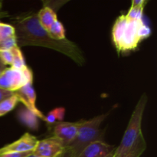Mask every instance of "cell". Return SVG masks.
<instances>
[{"mask_svg": "<svg viewBox=\"0 0 157 157\" xmlns=\"http://www.w3.org/2000/svg\"><path fill=\"white\" fill-rule=\"evenodd\" d=\"M17 44L20 46H41L67 55L79 65L84 64V55L75 43L70 40H54L38 22L37 14H22L14 19Z\"/></svg>", "mask_w": 157, "mask_h": 157, "instance_id": "obj_1", "label": "cell"}, {"mask_svg": "<svg viewBox=\"0 0 157 157\" xmlns=\"http://www.w3.org/2000/svg\"><path fill=\"white\" fill-rule=\"evenodd\" d=\"M150 35L151 29L144 17L135 18L121 15L117 18L112 29V39L118 54L135 50Z\"/></svg>", "mask_w": 157, "mask_h": 157, "instance_id": "obj_2", "label": "cell"}, {"mask_svg": "<svg viewBox=\"0 0 157 157\" xmlns=\"http://www.w3.org/2000/svg\"><path fill=\"white\" fill-rule=\"evenodd\" d=\"M147 101V95L144 93L140 98L133 110L121 144L115 150L113 156H119L126 154L133 149L141 138L144 137L142 132V121Z\"/></svg>", "mask_w": 157, "mask_h": 157, "instance_id": "obj_3", "label": "cell"}, {"mask_svg": "<svg viewBox=\"0 0 157 157\" xmlns=\"http://www.w3.org/2000/svg\"><path fill=\"white\" fill-rule=\"evenodd\" d=\"M107 116V113H104L94 117L88 121H81L75 140L67 147L74 156L78 157L82 150L91 143L97 140H104V132L101 129V125Z\"/></svg>", "mask_w": 157, "mask_h": 157, "instance_id": "obj_4", "label": "cell"}, {"mask_svg": "<svg viewBox=\"0 0 157 157\" xmlns=\"http://www.w3.org/2000/svg\"><path fill=\"white\" fill-rule=\"evenodd\" d=\"M29 83H33V73L27 65L22 68L6 67L0 75V89L15 93Z\"/></svg>", "mask_w": 157, "mask_h": 157, "instance_id": "obj_5", "label": "cell"}, {"mask_svg": "<svg viewBox=\"0 0 157 157\" xmlns=\"http://www.w3.org/2000/svg\"><path fill=\"white\" fill-rule=\"evenodd\" d=\"M65 149L61 140L52 136L38 140L32 155L38 157H58L64 153Z\"/></svg>", "mask_w": 157, "mask_h": 157, "instance_id": "obj_6", "label": "cell"}, {"mask_svg": "<svg viewBox=\"0 0 157 157\" xmlns=\"http://www.w3.org/2000/svg\"><path fill=\"white\" fill-rule=\"evenodd\" d=\"M81 121L75 123L58 122L52 124L53 127V136L61 140L64 147H67L76 137Z\"/></svg>", "mask_w": 157, "mask_h": 157, "instance_id": "obj_7", "label": "cell"}, {"mask_svg": "<svg viewBox=\"0 0 157 157\" xmlns=\"http://www.w3.org/2000/svg\"><path fill=\"white\" fill-rule=\"evenodd\" d=\"M38 140L29 133L23 134L19 139L0 148V155L6 153H24L33 151Z\"/></svg>", "mask_w": 157, "mask_h": 157, "instance_id": "obj_8", "label": "cell"}, {"mask_svg": "<svg viewBox=\"0 0 157 157\" xmlns=\"http://www.w3.org/2000/svg\"><path fill=\"white\" fill-rule=\"evenodd\" d=\"M14 94L18 97L19 102L24 104V107L33 112L38 118L44 121L45 116L36 107V94L32 83H29Z\"/></svg>", "mask_w": 157, "mask_h": 157, "instance_id": "obj_9", "label": "cell"}, {"mask_svg": "<svg viewBox=\"0 0 157 157\" xmlns=\"http://www.w3.org/2000/svg\"><path fill=\"white\" fill-rule=\"evenodd\" d=\"M116 148L104 140H97L87 146L78 157H109L113 154Z\"/></svg>", "mask_w": 157, "mask_h": 157, "instance_id": "obj_10", "label": "cell"}, {"mask_svg": "<svg viewBox=\"0 0 157 157\" xmlns=\"http://www.w3.org/2000/svg\"><path fill=\"white\" fill-rule=\"evenodd\" d=\"M37 18L39 24L45 31L48 30L51 26L58 20L57 15L54 9L47 6H44L37 13Z\"/></svg>", "mask_w": 157, "mask_h": 157, "instance_id": "obj_11", "label": "cell"}, {"mask_svg": "<svg viewBox=\"0 0 157 157\" xmlns=\"http://www.w3.org/2000/svg\"><path fill=\"white\" fill-rule=\"evenodd\" d=\"M18 118L20 122L28 128L31 129L32 130H37L39 126V121L38 117L33 113L26 108L25 107H21L18 111Z\"/></svg>", "mask_w": 157, "mask_h": 157, "instance_id": "obj_12", "label": "cell"}, {"mask_svg": "<svg viewBox=\"0 0 157 157\" xmlns=\"http://www.w3.org/2000/svg\"><path fill=\"white\" fill-rule=\"evenodd\" d=\"M18 103H19L18 98L15 94H13L9 98L2 101L0 102V117L4 116L12 111Z\"/></svg>", "mask_w": 157, "mask_h": 157, "instance_id": "obj_13", "label": "cell"}, {"mask_svg": "<svg viewBox=\"0 0 157 157\" xmlns=\"http://www.w3.org/2000/svg\"><path fill=\"white\" fill-rule=\"evenodd\" d=\"M48 34L50 35L52 38L56 41H61L65 39V29L64 25L61 21L57 20L53 25L50 27V29L47 31Z\"/></svg>", "mask_w": 157, "mask_h": 157, "instance_id": "obj_14", "label": "cell"}, {"mask_svg": "<svg viewBox=\"0 0 157 157\" xmlns=\"http://www.w3.org/2000/svg\"><path fill=\"white\" fill-rule=\"evenodd\" d=\"M64 114H65V109L63 107H58L51 110L47 116L44 117V121L48 124H53L55 123L61 122L64 119Z\"/></svg>", "mask_w": 157, "mask_h": 157, "instance_id": "obj_15", "label": "cell"}, {"mask_svg": "<svg viewBox=\"0 0 157 157\" xmlns=\"http://www.w3.org/2000/svg\"><path fill=\"white\" fill-rule=\"evenodd\" d=\"M147 149V143H146L145 138L144 136L141 138L136 145L133 147L131 150L127 153L126 154L122 155V156H113V157H140L141 155L144 153V151Z\"/></svg>", "mask_w": 157, "mask_h": 157, "instance_id": "obj_16", "label": "cell"}, {"mask_svg": "<svg viewBox=\"0 0 157 157\" xmlns=\"http://www.w3.org/2000/svg\"><path fill=\"white\" fill-rule=\"evenodd\" d=\"M15 36L16 35H15V30L13 25L1 22L0 24V41Z\"/></svg>", "mask_w": 157, "mask_h": 157, "instance_id": "obj_17", "label": "cell"}, {"mask_svg": "<svg viewBox=\"0 0 157 157\" xmlns=\"http://www.w3.org/2000/svg\"><path fill=\"white\" fill-rule=\"evenodd\" d=\"M13 52L14 59L12 65L11 67H15V68H22V67H25V61L22 52H21V49L18 45L13 48Z\"/></svg>", "mask_w": 157, "mask_h": 157, "instance_id": "obj_18", "label": "cell"}, {"mask_svg": "<svg viewBox=\"0 0 157 157\" xmlns=\"http://www.w3.org/2000/svg\"><path fill=\"white\" fill-rule=\"evenodd\" d=\"M0 59L5 65H12L14 59L13 48L9 50L0 51Z\"/></svg>", "mask_w": 157, "mask_h": 157, "instance_id": "obj_19", "label": "cell"}, {"mask_svg": "<svg viewBox=\"0 0 157 157\" xmlns=\"http://www.w3.org/2000/svg\"><path fill=\"white\" fill-rule=\"evenodd\" d=\"M33 151L24 152V153H6L0 155V157H27L32 154Z\"/></svg>", "mask_w": 157, "mask_h": 157, "instance_id": "obj_20", "label": "cell"}, {"mask_svg": "<svg viewBox=\"0 0 157 157\" xmlns=\"http://www.w3.org/2000/svg\"><path fill=\"white\" fill-rule=\"evenodd\" d=\"M14 93L12 92H9V91H6V90H2L0 89V102L3 100L6 99V98H9L10 96H12Z\"/></svg>", "mask_w": 157, "mask_h": 157, "instance_id": "obj_21", "label": "cell"}, {"mask_svg": "<svg viewBox=\"0 0 157 157\" xmlns=\"http://www.w3.org/2000/svg\"><path fill=\"white\" fill-rule=\"evenodd\" d=\"M58 157H75V156H74L73 153H72V152L71 151L70 149H68L67 147H66V149H65V150H64V153H63L61 156H58Z\"/></svg>", "mask_w": 157, "mask_h": 157, "instance_id": "obj_22", "label": "cell"}, {"mask_svg": "<svg viewBox=\"0 0 157 157\" xmlns=\"http://www.w3.org/2000/svg\"><path fill=\"white\" fill-rule=\"evenodd\" d=\"M6 68V66L2 62L1 59H0V75H1L3 71H4L5 69Z\"/></svg>", "mask_w": 157, "mask_h": 157, "instance_id": "obj_23", "label": "cell"}, {"mask_svg": "<svg viewBox=\"0 0 157 157\" xmlns=\"http://www.w3.org/2000/svg\"><path fill=\"white\" fill-rule=\"evenodd\" d=\"M27 157H38V156H34V155H30V156H27Z\"/></svg>", "mask_w": 157, "mask_h": 157, "instance_id": "obj_24", "label": "cell"}, {"mask_svg": "<svg viewBox=\"0 0 157 157\" xmlns=\"http://www.w3.org/2000/svg\"><path fill=\"white\" fill-rule=\"evenodd\" d=\"M113 155H111V156H110L109 157H113Z\"/></svg>", "mask_w": 157, "mask_h": 157, "instance_id": "obj_25", "label": "cell"}, {"mask_svg": "<svg viewBox=\"0 0 157 157\" xmlns=\"http://www.w3.org/2000/svg\"><path fill=\"white\" fill-rule=\"evenodd\" d=\"M0 24H1V22H0Z\"/></svg>", "mask_w": 157, "mask_h": 157, "instance_id": "obj_26", "label": "cell"}]
</instances>
